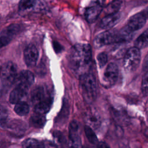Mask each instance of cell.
<instances>
[{"label": "cell", "instance_id": "cell-1", "mask_svg": "<svg viewBox=\"0 0 148 148\" xmlns=\"http://www.w3.org/2000/svg\"><path fill=\"white\" fill-rule=\"evenodd\" d=\"M92 52L90 45L77 43L70 50L68 62L71 70L76 75L81 76L88 72L91 63Z\"/></svg>", "mask_w": 148, "mask_h": 148}, {"label": "cell", "instance_id": "cell-2", "mask_svg": "<svg viewBox=\"0 0 148 148\" xmlns=\"http://www.w3.org/2000/svg\"><path fill=\"white\" fill-rule=\"evenodd\" d=\"M80 88L84 100L88 103L93 102L97 94L96 80L92 74L86 73L80 76Z\"/></svg>", "mask_w": 148, "mask_h": 148}, {"label": "cell", "instance_id": "cell-3", "mask_svg": "<svg viewBox=\"0 0 148 148\" xmlns=\"http://www.w3.org/2000/svg\"><path fill=\"white\" fill-rule=\"evenodd\" d=\"M125 42V40L120 32L115 30H108L98 34L94 40L95 47H101L112 43Z\"/></svg>", "mask_w": 148, "mask_h": 148}, {"label": "cell", "instance_id": "cell-4", "mask_svg": "<svg viewBox=\"0 0 148 148\" xmlns=\"http://www.w3.org/2000/svg\"><path fill=\"white\" fill-rule=\"evenodd\" d=\"M140 61V52L136 47L130 48L126 51L124 60L123 67L127 72H132L136 70Z\"/></svg>", "mask_w": 148, "mask_h": 148}, {"label": "cell", "instance_id": "cell-5", "mask_svg": "<svg viewBox=\"0 0 148 148\" xmlns=\"http://www.w3.org/2000/svg\"><path fill=\"white\" fill-rule=\"evenodd\" d=\"M0 76L3 83L7 86L12 84L17 76V66L13 62L5 63L0 69Z\"/></svg>", "mask_w": 148, "mask_h": 148}, {"label": "cell", "instance_id": "cell-6", "mask_svg": "<svg viewBox=\"0 0 148 148\" xmlns=\"http://www.w3.org/2000/svg\"><path fill=\"white\" fill-rule=\"evenodd\" d=\"M119 68L117 65L114 62L109 63L103 75L102 83L104 87L108 88L113 86L118 78Z\"/></svg>", "mask_w": 148, "mask_h": 148}, {"label": "cell", "instance_id": "cell-7", "mask_svg": "<svg viewBox=\"0 0 148 148\" xmlns=\"http://www.w3.org/2000/svg\"><path fill=\"white\" fill-rule=\"evenodd\" d=\"M146 13L140 12L133 15L128 21L125 27L131 32L141 29L146 21Z\"/></svg>", "mask_w": 148, "mask_h": 148}, {"label": "cell", "instance_id": "cell-8", "mask_svg": "<svg viewBox=\"0 0 148 148\" xmlns=\"http://www.w3.org/2000/svg\"><path fill=\"white\" fill-rule=\"evenodd\" d=\"M20 27L18 24H13L6 27L0 34V48L6 46L19 32Z\"/></svg>", "mask_w": 148, "mask_h": 148}, {"label": "cell", "instance_id": "cell-9", "mask_svg": "<svg viewBox=\"0 0 148 148\" xmlns=\"http://www.w3.org/2000/svg\"><path fill=\"white\" fill-rule=\"evenodd\" d=\"M78 130L79 126L77 122L75 120L72 121L69 127V148H82Z\"/></svg>", "mask_w": 148, "mask_h": 148}, {"label": "cell", "instance_id": "cell-10", "mask_svg": "<svg viewBox=\"0 0 148 148\" xmlns=\"http://www.w3.org/2000/svg\"><path fill=\"white\" fill-rule=\"evenodd\" d=\"M39 56L37 48L34 45H29L24 51V57L25 64L28 66L32 67L36 64Z\"/></svg>", "mask_w": 148, "mask_h": 148}, {"label": "cell", "instance_id": "cell-11", "mask_svg": "<svg viewBox=\"0 0 148 148\" xmlns=\"http://www.w3.org/2000/svg\"><path fill=\"white\" fill-rule=\"evenodd\" d=\"M102 11V5L92 2L85 12V18L89 23H92L96 21Z\"/></svg>", "mask_w": 148, "mask_h": 148}, {"label": "cell", "instance_id": "cell-12", "mask_svg": "<svg viewBox=\"0 0 148 148\" xmlns=\"http://www.w3.org/2000/svg\"><path fill=\"white\" fill-rule=\"evenodd\" d=\"M28 87L21 85H17L11 92L9 96V101L12 104H16L18 102L22 101L28 93Z\"/></svg>", "mask_w": 148, "mask_h": 148}, {"label": "cell", "instance_id": "cell-13", "mask_svg": "<svg viewBox=\"0 0 148 148\" xmlns=\"http://www.w3.org/2000/svg\"><path fill=\"white\" fill-rule=\"evenodd\" d=\"M18 85H21L29 88L34 83V76L33 73L28 70L21 71L17 75L16 80Z\"/></svg>", "mask_w": 148, "mask_h": 148}, {"label": "cell", "instance_id": "cell-14", "mask_svg": "<svg viewBox=\"0 0 148 148\" xmlns=\"http://www.w3.org/2000/svg\"><path fill=\"white\" fill-rule=\"evenodd\" d=\"M121 14L119 13L107 14L100 23V27L103 29H109L116 25L120 20Z\"/></svg>", "mask_w": 148, "mask_h": 148}, {"label": "cell", "instance_id": "cell-15", "mask_svg": "<svg viewBox=\"0 0 148 148\" xmlns=\"http://www.w3.org/2000/svg\"><path fill=\"white\" fill-rule=\"evenodd\" d=\"M49 97H50V96L48 95L47 92L42 86H38L35 87L32 90L31 95V101L34 105Z\"/></svg>", "mask_w": 148, "mask_h": 148}, {"label": "cell", "instance_id": "cell-16", "mask_svg": "<svg viewBox=\"0 0 148 148\" xmlns=\"http://www.w3.org/2000/svg\"><path fill=\"white\" fill-rule=\"evenodd\" d=\"M85 120L87 125L91 128L97 129L101 125V117L98 113L94 110H91L86 114Z\"/></svg>", "mask_w": 148, "mask_h": 148}, {"label": "cell", "instance_id": "cell-17", "mask_svg": "<svg viewBox=\"0 0 148 148\" xmlns=\"http://www.w3.org/2000/svg\"><path fill=\"white\" fill-rule=\"evenodd\" d=\"M41 0H21L18 4V8L20 10H31L37 9L38 7H42Z\"/></svg>", "mask_w": 148, "mask_h": 148}, {"label": "cell", "instance_id": "cell-18", "mask_svg": "<svg viewBox=\"0 0 148 148\" xmlns=\"http://www.w3.org/2000/svg\"><path fill=\"white\" fill-rule=\"evenodd\" d=\"M51 101L52 99L50 97L35 104L34 106L35 113L43 114L48 112L51 107Z\"/></svg>", "mask_w": 148, "mask_h": 148}, {"label": "cell", "instance_id": "cell-19", "mask_svg": "<svg viewBox=\"0 0 148 148\" xmlns=\"http://www.w3.org/2000/svg\"><path fill=\"white\" fill-rule=\"evenodd\" d=\"M46 122L45 117L43 114L35 113L30 118V124L34 127L41 128Z\"/></svg>", "mask_w": 148, "mask_h": 148}, {"label": "cell", "instance_id": "cell-20", "mask_svg": "<svg viewBox=\"0 0 148 148\" xmlns=\"http://www.w3.org/2000/svg\"><path fill=\"white\" fill-rule=\"evenodd\" d=\"M148 32L147 30L146 29L135 41V47L140 49H143L147 46L148 43Z\"/></svg>", "mask_w": 148, "mask_h": 148}, {"label": "cell", "instance_id": "cell-21", "mask_svg": "<svg viewBox=\"0 0 148 148\" xmlns=\"http://www.w3.org/2000/svg\"><path fill=\"white\" fill-rule=\"evenodd\" d=\"M23 148H44V145L40 141L34 139L28 138L22 143Z\"/></svg>", "mask_w": 148, "mask_h": 148}, {"label": "cell", "instance_id": "cell-22", "mask_svg": "<svg viewBox=\"0 0 148 148\" xmlns=\"http://www.w3.org/2000/svg\"><path fill=\"white\" fill-rule=\"evenodd\" d=\"M122 2L120 0H114L110 3L105 8V12L107 14H114L118 12L121 6Z\"/></svg>", "mask_w": 148, "mask_h": 148}, {"label": "cell", "instance_id": "cell-23", "mask_svg": "<svg viewBox=\"0 0 148 148\" xmlns=\"http://www.w3.org/2000/svg\"><path fill=\"white\" fill-rule=\"evenodd\" d=\"M14 111L19 116H25L29 112V106L25 102H18L15 104Z\"/></svg>", "mask_w": 148, "mask_h": 148}, {"label": "cell", "instance_id": "cell-24", "mask_svg": "<svg viewBox=\"0 0 148 148\" xmlns=\"http://www.w3.org/2000/svg\"><path fill=\"white\" fill-rule=\"evenodd\" d=\"M84 132L87 139L91 143L97 144L98 143V138L92 130V128L88 125H86L84 127Z\"/></svg>", "mask_w": 148, "mask_h": 148}, {"label": "cell", "instance_id": "cell-25", "mask_svg": "<svg viewBox=\"0 0 148 148\" xmlns=\"http://www.w3.org/2000/svg\"><path fill=\"white\" fill-rule=\"evenodd\" d=\"M147 72H145L142 82V86H141V90L144 96H146L147 95Z\"/></svg>", "mask_w": 148, "mask_h": 148}, {"label": "cell", "instance_id": "cell-26", "mask_svg": "<svg viewBox=\"0 0 148 148\" xmlns=\"http://www.w3.org/2000/svg\"><path fill=\"white\" fill-rule=\"evenodd\" d=\"M97 61L98 62L99 66L101 68L105 66L108 61V56L107 54L104 53H99L97 56Z\"/></svg>", "mask_w": 148, "mask_h": 148}, {"label": "cell", "instance_id": "cell-27", "mask_svg": "<svg viewBox=\"0 0 148 148\" xmlns=\"http://www.w3.org/2000/svg\"><path fill=\"white\" fill-rule=\"evenodd\" d=\"M54 140L59 145L62 146L64 145V143L65 142V139L64 138L63 135L58 131H55L53 135Z\"/></svg>", "mask_w": 148, "mask_h": 148}, {"label": "cell", "instance_id": "cell-28", "mask_svg": "<svg viewBox=\"0 0 148 148\" xmlns=\"http://www.w3.org/2000/svg\"><path fill=\"white\" fill-rule=\"evenodd\" d=\"M8 117V113L7 110L1 105H0V123H4Z\"/></svg>", "mask_w": 148, "mask_h": 148}, {"label": "cell", "instance_id": "cell-29", "mask_svg": "<svg viewBox=\"0 0 148 148\" xmlns=\"http://www.w3.org/2000/svg\"><path fill=\"white\" fill-rule=\"evenodd\" d=\"M98 148H110V147L106 143L103 142H101L98 145Z\"/></svg>", "mask_w": 148, "mask_h": 148}, {"label": "cell", "instance_id": "cell-30", "mask_svg": "<svg viewBox=\"0 0 148 148\" xmlns=\"http://www.w3.org/2000/svg\"><path fill=\"white\" fill-rule=\"evenodd\" d=\"M103 1H104V0H93L92 2H95V3H99V4L102 5V4L103 3Z\"/></svg>", "mask_w": 148, "mask_h": 148}]
</instances>
